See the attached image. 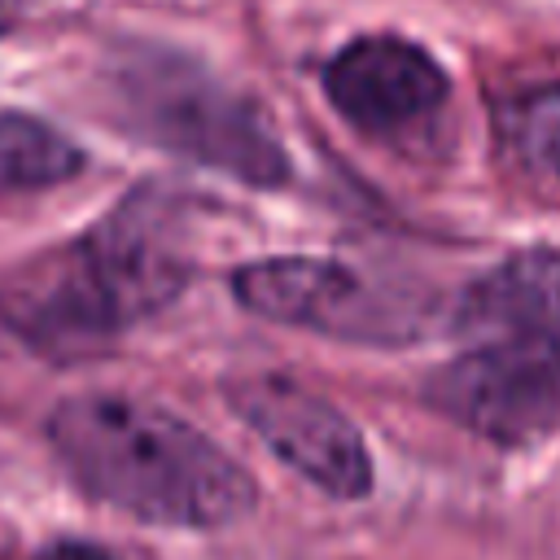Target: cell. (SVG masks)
Instances as JSON below:
<instances>
[{
	"mask_svg": "<svg viewBox=\"0 0 560 560\" xmlns=\"http://www.w3.org/2000/svg\"><path fill=\"white\" fill-rule=\"evenodd\" d=\"M188 280L184 206L136 184L92 228L0 280V324L48 359H88L179 302Z\"/></svg>",
	"mask_w": 560,
	"mask_h": 560,
	"instance_id": "cell-1",
	"label": "cell"
},
{
	"mask_svg": "<svg viewBox=\"0 0 560 560\" xmlns=\"http://www.w3.org/2000/svg\"><path fill=\"white\" fill-rule=\"evenodd\" d=\"M451 337L424 385L433 411L494 446L560 424V249L529 245L481 271L451 306Z\"/></svg>",
	"mask_w": 560,
	"mask_h": 560,
	"instance_id": "cell-2",
	"label": "cell"
},
{
	"mask_svg": "<svg viewBox=\"0 0 560 560\" xmlns=\"http://www.w3.org/2000/svg\"><path fill=\"white\" fill-rule=\"evenodd\" d=\"M61 468L96 503L166 529H219L241 521L254 477L197 424L122 394H79L48 416Z\"/></svg>",
	"mask_w": 560,
	"mask_h": 560,
	"instance_id": "cell-3",
	"label": "cell"
},
{
	"mask_svg": "<svg viewBox=\"0 0 560 560\" xmlns=\"http://www.w3.org/2000/svg\"><path fill=\"white\" fill-rule=\"evenodd\" d=\"M109 88L122 122L149 144L214 166L249 188H284L293 179V158L258 101L201 61L171 48L127 44L109 66Z\"/></svg>",
	"mask_w": 560,
	"mask_h": 560,
	"instance_id": "cell-4",
	"label": "cell"
},
{
	"mask_svg": "<svg viewBox=\"0 0 560 560\" xmlns=\"http://www.w3.org/2000/svg\"><path fill=\"white\" fill-rule=\"evenodd\" d=\"M232 298L276 324H293L337 341L394 346L416 337V311L381 298L354 267L311 254L258 258L232 271Z\"/></svg>",
	"mask_w": 560,
	"mask_h": 560,
	"instance_id": "cell-5",
	"label": "cell"
},
{
	"mask_svg": "<svg viewBox=\"0 0 560 560\" xmlns=\"http://www.w3.org/2000/svg\"><path fill=\"white\" fill-rule=\"evenodd\" d=\"M223 394L245 429L258 433L280 464L302 472L328 499H363L372 490V455L363 433L315 389L276 372H258L228 381Z\"/></svg>",
	"mask_w": 560,
	"mask_h": 560,
	"instance_id": "cell-6",
	"label": "cell"
},
{
	"mask_svg": "<svg viewBox=\"0 0 560 560\" xmlns=\"http://www.w3.org/2000/svg\"><path fill=\"white\" fill-rule=\"evenodd\" d=\"M328 105L372 140L424 136L451 101L446 70L407 35H354L324 66Z\"/></svg>",
	"mask_w": 560,
	"mask_h": 560,
	"instance_id": "cell-7",
	"label": "cell"
},
{
	"mask_svg": "<svg viewBox=\"0 0 560 560\" xmlns=\"http://www.w3.org/2000/svg\"><path fill=\"white\" fill-rule=\"evenodd\" d=\"M83 149L52 122L18 109H0V197L39 192L83 171Z\"/></svg>",
	"mask_w": 560,
	"mask_h": 560,
	"instance_id": "cell-8",
	"label": "cell"
},
{
	"mask_svg": "<svg viewBox=\"0 0 560 560\" xmlns=\"http://www.w3.org/2000/svg\"><path fill=\"white\" fill-rule=\"evenodd\" d=\"M494 127L503 149L525 166L542 175H560V79L534 83L499 101Z\"/></svg>",
	"mask_w": 560,
	"mask_h": 560,
	"instance_id": "cell-9",
	"label": "cell"
},
{
	"mask_svg": "<svg viewBox=\"0 0 560 560\" xmlns=\"http://www.w3.org/2000/svg\"><path fill=\"white\" fill-rule=\"evenodd\" d=\"M39 560H114V556L92 542H52L48 551H39Z\"/></svg>",
	"mask_w": 560,
	"mask_h": 560,
	"instance_id": "cell-10",
	"label": "cell"
},
{
	"mask_svg": "<svg viewBox=\"0 0 560 560\" xmlns=\"http://www.w3.org/2000/svg\"><path fill=\"white\" fill-rule=\"evenodd\" d=\"M22 4H26V0H0V35H4V31H9L13 22H18Z\"/></svg>",
	"mask_w": 560,
	"mask_h": 560,
	"instance_id": "cell-11",
	"label": "cell"
}]
</instances>
